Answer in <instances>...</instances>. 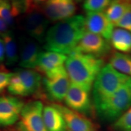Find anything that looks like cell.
Returning <instances> with one entry per match:
<instances>
[{
	"instance_id": "cell-5",
	"label": "cell",
	"mask_w": 131,
	"mask_h": 131,
	"mask_svg": "<svg viewBox=\"0 0 131 131\" xmlns=\"http://www.w3.org/2000/svg\"><path fill=\"white\" fill-rule=\"evenodd\" d=\"M41 83V77L38 72L21 69L13 73L7 89L14 95L29 96L38 91Z\"/></svg>"
},
{
	"instance_id": "cell-20",
	"label": "cell",
	"mask_w": 131,
	"mask_h": 131,
	"mask_svg": "<svg viewBox=\"0 0 131 131\" xmlns=\"http://www.w3.org/2000/svg\"><path fill=\"white\" fill-rule=\"evenodd\" d=\"M2 39L4 46V57L6 63L9 66L15 64L18 61V46L12 32H8L3 35Z\"/></svg>"
},
{
	"instance_id": "cell-15",
	"label": "cell",
	"mask_w": 131,
	"mask_h": 131,
	"mask_svg": "<svg viewBox=\"0 0 131 131\" xmlns=\"http://www.w3.org/2000/svg\"><path fill=\"white\" fill-rule=\"evenodd\" d=\"M53 105L61 112L69 130L95 131L94 124L84 115L72 110L66 106L58 104Z\"/></svg>"
},
{
	"instance_id": "cell-1",
	"label": "cell",
	"mask_w": 131,
	"mask_h": 131,
	"mask_svg": "<svg viewBox=\"0 0 131 131\" xmlns=\"http://www.w3.org/2000/svg\"><path fill=\"white\" fill-rule=\"evenodd\" d=\"M86 31L84 16L75 15L59 21L48 29L45 38V49L47 51L69 55Z\"/></svg>"
},
{
	"instance_id": "cell-23",
	"label": "cell",
	"mask_w": 131,
	"mask_h": 131,
	"mask_svg": "<svg viewBox=\"0 0 131 131\" xmlns=\"http://www.w3.org/2000/svg\"><path fill=\"white\" fill-rule=\"evenodd\" d=\"M112 0H84L83 7L87 12H104Z\"/></svg>"
},
{
	"instance_id": "cell-24",
	"label": "cell",
	"mask_w": 131,
	"mask_h": 131,
	"mask_svg": "<svg viewBox=\"0 0 131 131\" xmlns=\"http://www.w3.org/2000/svg\"><path fill=\"white\" fill-rule=\"evenodd\" d=\"M115 131H131V107L113 123Z\"/></svg>"
},
{
	"instance_id": "cell-14",
	"label": "cell",
	"mask_w": 131,
	"mask_h": 131,
	"mask_svg": "<svg viewBox=\"0 0 131 131\" xmlns=\"http://www.w3.org/2000/svg\"><path fill=\"white\" fill-rule=\"evenodd\" d=\"M19 47V64L27 69H36L41 50L38 42L30 37H22Z\"/></svg>"
},
{
	"instance_id": "cell-27",
	"label": "cell",
	"mask_w": 131,
	"mask_h": 131,
	"mask_svg": "<svg viewBox=\"0 0 131 131\" xmlns=\"http://www.w3.org/2000/svg\"><path fill=\"white\" fill-rule=\"evenodd\" d=\"M46 1L47 0H26V4H27L26 10L34 6H39V5L45 3Z\"/></svg>"
},
{
	"instance_id": "cell-17",
	"label": "cell",
	"mask_w": 131,
	"mask_h": 131,
	"mask_svg": "<svg viewBox=\"0 0 131 131\" xmlns=\"http://www.w3.org/2000/svg\"><path fill=\"white\" fill-rule=\"evenodd\" d=\"M24 0H0V18L10 26L23 10L26 11Z\"/></svg>"
},
{
	"instance_id": "cell-8",
	"label": "cell",
	"mask_w": 131,
	"mask_h": 131,
	"mask_svg": "<svg viewBox=\"0 0 131 131\" xmlns=\"http://www.w3.org/2000/svg\"><path fill=\"white\" fill-rule=\"evenodd\" d=\"M26 12L23 23L26 32L37 41H44L48 30L49 19L38 6L32 7Z\"/></svg>"
},
{
	"instance_id": "cell-32",
	"label": "cell",
	"mask_w": 131,
	"mask_h": 131,
	"mask_svg": "<svg viewBox=\"0 0 131 131\" xmlns=\"http://www.w3.org/2000/svg\"><path fill=\"white\" fill-rule=\"evenodd\" d=\"M67 131H70V130H68Z\"/></svg>"
},
{
	"instance_id": "cell-2",
	"label": "cell",
	"mask_w": 131,
	"mask_h": 131,
	"mask_svg": "<svg viewBox=\"0 0 131 131\" xmlns=\"http://www.w3.org/2000/svg\"><path fill=\"white\" fill-rule=\"evenodd\" d=\"M104 65L101 57L72 52L68 55L64 67L70 83L91 91L96 77Z\"/></svg>"
},
{
	"instance_id": "cell-7",
	"label": "cell",
	"mask_w": 131,
	"mask_h": 131,
	"mask_svg": "<svg viewBox=\"0 0 131 131\" xmlns=\"http://www.w3.org/2000/svg\"><path fill=\"white\" fill-rule=\"evenodd\" d=\"M43 109V104L40 101L25 104L18 119L19 131H48L44 122Z\"/></svg>"
},
{
	"instance_id": "cell-31",
	"label": "cell",
	"mask_w": 131,
	"mask_h": 131,
	"mask_svg": "<svg viewBox=\"0 0 131 131\" xmlns=\"http://www.w3.org/2000/svg\"><path fill=\"white\" fill-rule=\"evenodd\" d=\"M127 1H129V2H131V0H126Z\"/></svg>"
},
{
	"instance_id": "cell-3",
	"label": "cell",
	"mask_w": 131,
	"mask_h": 131,
	"mask_svg": "<svg viewBox=\"0 0 131 131\" xmlns=\"http://www.w3.org/2000/svg\"><path fill=\"white\" fill-rule=\"evenodd\" d=\"M130 78L119 72L110 64L104 65L96 77L92 89L95 108L112 95Z\"/></svg>"
},
{
	"instance_id": "cell-26",
	"label": "cell",
	"mask_w": 131,
	"mask_h": 131,
	"mask_svg": "<svg viewBox=\"0 0 131 131\" xmlns=\"http://www.w3.org/2000/svg\"><path fill=\"white\" fill-rule=\"evenodd\" d=\"M13 75V73L6 71L0 72V94L9 86L10 81Z\"/></svg>"
},
{
	"instance_id": "cell-21",
	"label": "cell",
	"mask_w": 131,
	"mask_h": 131,
	"mask_svg": "<svg viewBox=\"0 0 131 131\" xmlns=\"http://www.w3.org/2000/svg\"><path fill=\"white\" fill-rule=\"evenodd\" d=\"M109 64L119 72L131 77V55L129 54L114 52L109 59Z\"/></svg>"
},
{
	"instance_id": "cell-29",
	"label": "cell",
	"mask_w": 131,
	"mask_h": 131,
	"mask_svg": "<svg viewBox=\"0 0 131 131\" xmlns=\"http://www.w3.org/2000/svg\"><path fill=\"white\" fill-rule=\"evenodd\" d=\"M4 59V42H3V39L0 38V62H2Z\"/></svg>"
},
{
	"instance_id": "cell-11",
	"label": "cell",
	"mask_w": 131,
	"mask_h": 131,
	"mask_svg": "<svg viewBox=\"0 0 131 131\" xmlns=\"http://www.w3.org/2000/svg\"><path fill=\"white\" fill-rule=\"evenodd\" d=\"M75 0H47L44 3V14L49 20L61 21L75 15Z\"/></svg>"
},
{
	"instance_id": "cell-33",
	"label": "cell",
	"mask_w": 131,
	"mask_h": 131,
	"mask_svg": "<svg viewBox=\"0 0 131 131\" xmlns=\"http://www.w3.org/2000/svg\"><path fill=\"white\" fill-rule=\"evenodd\" d=\"M0 131H3V130H0Z\"/></svg>"
},
{
	"instance_id": "cell-22",
	"label": "cell",
	"mask_w": 131,
	"mask_h": 131,
	"mask_svg": "<svg viewBox=\"0 0 131 131\" xmlns=\"http://www.w3.org/2000/svg\"><path fill=\"white\" fill-rule=\"evenodd\" d=\"M130 3L126 0H112L104 11L108 19L115 27L126 11Z\"/></svg>"
},
{
	"instance_id": "cell-12",
	"label": "cell",
	"mask_w": 131,
	"mask_h": 131,
	"mask_svg": "<svg viewBox=\"0 0 131 131\" xmlns=\"http://www.w3.org/2000/svg\"><path fill=\"white\" fill-rule=\"evenodd\" d=\"M24 106V103L16 97L0 96V126H8L15 123Z\"/></svg>"
},
{
	"instance_id": "cell-25",
	"label": "cell",
	"mask_w": 131,
	"mask_h": 131,
	"mask_svg": "<svg viewBox=\"0 0 131 131\" xmlns=\"http://www.w3.org/2000/svg\"><path fill=\"white\" fill-rule=\"evenodd\" d=\"M115 27L123 29L131 33V3L129 4L126 11L118 22Z\"/></svg>"
},
{
	"instance_id": "cell-6",
	"label": "cell",
	"mask_w": 131,
	"mask_h": 131,
	"mask_svg": "<svg viewBox=\"0 0 131 131\" xmlns=\"http://www.w3.org/2000/svg\"><path fill=\"white\" fill-rule=\"evenodd\" d=\"M42 82L49 99L57 102L64 100L70 84L64 66L46 74Z\"/></svg>"
},
{
	"instance_id": "cell-18",
	"label": "cell",
	"mask_w": 131,
	"mask_h": 131,
	"mask_svg": "<svg viewBox=\"0 0 131 131\" xmlns=\"http://www.w3.org/2000/svg\"><path fill=\"white\" fill-rule=\"evenodd\" d=\"M43 118L48 131L68 130V127L61 112L53 104L44 107Z\"/></svg>"
},
{
	"instance_id": "cell-4",
	"label": "cell",
	"mask_w": 131,
	"mask_h": 131,
	"mask_svg": "<svg viewBox=\"0 0 131 131\" xmlns=\"http://www.w3.org/2000/svg\"><path fill=\"white\" fill-rule=\"evenodd\" d=\"M130 107L131 78L95 109L101 120L114 123Z\"/></svg>"
},
{
	"instance_id": "cell-9",
	"label": "cell",
	"mask_w": 131,
	"mask_h": 131,
	"mask_svg": "<svg viewBox=\"0 0 131 131\" xmlns=\"http://www.w3.org/2000/svg\"><path fill=\"white\" fill-rule=\"evenodd\" d=\"M90 94L91 91L70 83L64 100L66 107L84 116L89 115L92 112V103Z\"/></svg>"
},
{
	"instance_id": "cell-28",
	"label": "cell",
	"mask_w": 131,
	"mask_h": 131,
	"mask_svg": "<svg viewBox=\"0 0 131 131\" xmlns=\"http://www.w3.org/2000/svg\"><path fill=\"white\" fill-rule=\"evenodd\" d=\"M9 26L2 18H0V35L3 36L9 32Z\"/></svg>"
},
{
	"instance_id": "cell-16",
	"label": "cell",
	"mask_w": 131,
	"mask_h": 131,
	"mask_svg": "<svg viewBox=\"0 0 131 131\" xmlns=\"http://www.w3.org/2000/svg\"><path fill=\"white\" fill-rule=\"evenodd\" d=\"M66 55L56 52L47 51L41 53L36 69L41 72L47 74L64 66Z\"/></svg>"
},
{
	"instance_id": "cell-30",
	"label": "cell",
	"mask_w": 131,
	"mask_h": 131,
	"mask_svg": "<svg viewBox=\"0 0 131 131\" xmlns=\"http://www.w3.org/2000/svg\"><path fill=\"white\" fill-rule=\"evenodd\" d=\"M75 2H81L82 1H84V0H75Z\"/></svg>"
},
{
	"instance_id": "cell-10",
	"label": "cell",
	"mask_w": 131,
	"mask_h": 131,
	"mask_svg": "<svg viewBox=\"0 0 131 131\" xmlns=\"http://www.w3.org/2000/svg\"><path fill=\"white\" fill-rule=\"evenodd\" d=\"M111 50L109 41L94 33L86 31L74 51L101 57Z\"/></svg>"
},
{
	"instance_id": "cell-19",
	"label": "cell",
	"mask_w": 131,
	"mask_h": 131,
	"mask_svg": "<svg viewBox=\"0 0 131 131\" xmlns=\"http://www.w3.org/2000/svg\"><path fill=\"white\" fill-rule=\"evenodd\" d=\"M111 45L118 52L131 53V33L123 29L116 27L110 39Z\"/></svg>"
},
{
	"instance_id": "cell-13",
	"label": "cell",
	"mask_w": 131,
	"mask_h": 131,
	"mask_svg": "<svg viewBox=\"0 0 131 131\" xmlns=\"http://www.w3.org/2000/svg\"><path fill=\"white\" fill-rule=\"evenodd\" d=\"M86 30L98 35L110 42L115 26L104 12H87L85 17Z\"/></svg>"
}]
</instances>
